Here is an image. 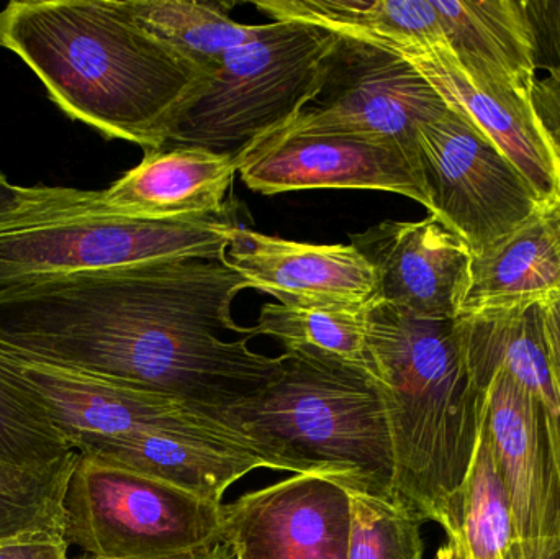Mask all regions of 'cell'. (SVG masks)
<instances>
[{
    "instance_id": "cell-1",
    "label": "cell",
    "mask_w": 560,
    "mask_h": 559,
    "mask_svg": "<svg viewBox=\"0 0 560 559\" xmlns=\"http://www.w3.org/2000/svg\"><path fill=\"white\" fill-rule=\"evenodd\" d=\"M252 284L225 258H180L0 286V350L160 394L217 420L258 396L282 358L232 317Z\"/></svg>"
},
{
    "instance_id": "cell-2",
    "label": "cell",
    "mask_w": 560,
    "mask_h": 559,
    "mask_svg": "<svg viewBox=\"0 0 560 559\" xmlns=\"http://www.w3.org/2000/svg\"><path fill=\"white\" fill-rule=\"evenodd\" d=\"M0 46L69 117L144 151L158 150L161 125L202 78L121 0H12L0 12Z\"/></svg>"
},
{
    "instance_id": "cell-3",
    "label": "cell",
    "mask_w": 560,
    "mask_h": 559,
    "mask_svg": "<svg viewBox=\"0 0 560 559\" xmlns=\"http://www.w3.org/2000/svg\"><path fill=\"white\" fill-rule=\"evenodd\" d=\"M368 371L387 404L395 502L451 527L483 420V396L467 370L457 318H423L372 304Z\"/></svg>"
},
{
    "instance_id": "cell-4",
    "label": "cell",
    "mask_w": 560,
    "mask_h": 559,
    "mask_svg": "<svg viewBox=\"0 0 560 559\" xmlns=\"http://www.w3.org/2000/svg\"><path fill=\"white\" fill-rule=\"evenodd\" d=\"M275 381L217 416L275 471L326 479L348 494L395 501L387 404L365 368L312 348L287 350Z\"/></svg>"
},
{
    "instance_id": "cell-5",
    "label": "cell",
    "mask_w": 560,
    "mask_h": 559,
    "mask_svg": "<svg viewBox=\"0 0 560 559\" xmlns=\"http://www.w3.org/2000/svg\"><path fill=\"white\" fill-rule=\"evenodd\" d=\"M335 42L336 33L306 23H265L171 112L158 150L202 148L238 161L315 101Z\"/></svg>"
},
{
    "instance_id": "cell-6",
    "label": "cell",
    "mask_w": 560,
    "mask_h": 559,
    "mask_svg": "<svg viewBox=\"0 0 560 559\" xmlns=\"http://www.w3.org/2000/svg\"><path fill=\"white\" fill-rule=\"evenodd\" d=\"M235 223L223 217L143 220L97 212L88 190L33 187L0 217V286L180 258H225Z\"/></svg>"
},
{
    "instance_id": "cell-7",
    "label": "cell",
    "mask_w": 560,
    "mask_h": 559,
    "mask_svg": "<svg viewBox=\"0 0 560 559\" xmlns=\"http://www.w3.org/2000/svg\"><path fill=\"white\" fill-rule=\"evenodd\" d=\"M225 504L167 482L75 456L65 538L98 559H174L223 544Z\"/></svg>"
},
{
    "instance_id": "cell-8",
    "label": "cell",
    "mask_w": 560,
    "mask_h": 559,
    "mask_svg": "<svg viewBox=\"0 0 560 559\" xmlns=\"http://www.w3.org/2000/svg\"><path fill=\"white\" fill-rule=\"evenodd\" d=\"M418 144L430 216L463 238L472 255L548 203L489 138L451 108L420 125Z\"/></svg>"
},
{
    "instance_id": "cell-9",
    "label": "cell",
    "mask_w": 560,
    "mask_h": 559,
    "mask_svg": "<svg viewBox=\"0 0 560 559\" xmlns=\"http://www.w3.org/2000/svg\"><path fill=\"white\" fill-rule=\"evenodd\" d=\"M447 110L443 97L404 56L336 35L318 95L282 130L385 138L400 147L423 174L418 128Z\"/></svg>"
},
{
    "instance_id": "cell-10",
    "label": "cell",
    "mask_w": 560,
    "mask_h": 559,
    "mask_svg": "<svg viewBox=\"0 0 560 559\" xmlns=\"http://www.w3.org/2000/svg\"><path fill=\"white\" fill-rule=\"evenodd\" d=\"M483 426L525 559H560V414L505 373L483 389Z\"/></svg>"
},
{
    "instance_id": "cell-11",
    "label": "cell",
    "mask_w": 560,
    "mask_h": 559,
    "mask_svg": "<svg viewBox=\"0 0 560 559\" xmlns=\"http://www.w3.org/2000/svg\"><path fill=\"white\" fill-rule=\"evenodd\" d=\"M243 183L265 196L310 189L400 194L431 209L423 174L394 141L349 131L280 130L238 161Z\"/></svg>"
},
{
    "instance_id": "cell-12",
    "label": "cell",
    "mask_w": 560,
    "mask_h": 559,
    "mask_svg": "<svg viewBox=\"0 0 560 559\" xmlns=\"http://www.w3.org/2000/svg\"><path fill=\"white\" fill-rule=\"evenodd\" d=\"M9 366L68 440L164 432L189 439L249 445L235 430L160 394L121 386L101 377L49 366L0 350ZM255 450V449H253Z\"/></svg>"
},
{
    "instance_id": "cell-13",
    "label": "cell",
    "mask_w": 560,
    "mask_h": 559,
    "mask_svg": "<svg viewBox=\"0 0 560 559\" xmlns=\"http://www.w3.org/2000/svg\"><path fill=\"white\" fill-rule=\"evenodd\" d=\"M349 494L293 475L225 505L223 544L236 559H348Z\"/></svg>"
},
{
    "instance_id": "cell-14",
    "label": "cell",
    "mask_w": 560,
    "mask_h": 559,
    "mask_svg": "<svg viewBox=\"0 0 560 559\" xmlns=\"http://www.w3.org/2000/svg\"><path fill=\"white\" fill-rule=\"evenodd\" d=\"M351 245L374 269V304L415 317H459L472 252L436 217L420 222L385 220L352 233Z\"/></svg>"
},
{
    "instance_id": "cell-15",
    "label": "cell",
    "mask_w": 560,
    "mask_h": 559,
    "mask_svg": "<svg viewBox=\"0 0 560 559\" xmlns=\"http://www.w3.org/2000/svg\"><path fill=\"white\" fill-rule=\"evenodd\" d=\"M411 62L451 110L489 138L545 202L560 199V161L532 97L464 68L450 46L390 49Z\"/></svg>"
},
{
    "instance_id": "cell-16",
    "label": "cell",
    "mask_w": 560,
    "mask_h": 559,
    "mask_svg": "<svg viewBox=\"0 0 560 559\" xmlns=\"http://www.w3.org/2000/svg\"><path fill=\"white\" fill-rule=\"evenodd\" d=\"M226 261L280 304H365L374 298V269L349 245H312L235 225Z\"/></svg>"
},
{
    "instance_id": "cell-17",
    "label": "cell",
    "mask_w": 560,
    "mask_h": 559,
    "mask_svg": "<svg viewBox=\"0 0 560 559\" xmlns=\"http://www.w3.org/2000/svg\"><path fill=\"white\" fill-rule=\"evenodd\" d=\"M238 166L202 148L144 151L143 161L108 189L88 190L97 212L143 220L222 217Z\"/></svg>"
},
{
    "instance_id": "cell-18",
    "label": "cell",
    "mask_w": 560,
    "mask_h": 559,
    "mask_svg": "<svg viewBox=\"0 0 560 559\" xmlns=\"http://www.w3.org/2000/svg\"><path fill=\"white\" fill-rule=\"evenodd\" d=\"M79 455L128 469L194 494L222 502L226 489L271 463L245 445L189 439L164 432L115 436H78L71 442Z\"/></svg>"
},
{
    "instance_id": "cell-19",
    "label": "cell",
    "mask_w": 560,
    "mask_h": 559,
    "mask_svg": "<svg viewBox=\"0 0 560 559\" xmlns=\"http://www.w3.org/2000/svg\"><path fill=\"white\" fill-rule=\"evenodd\" d=\"M560 299V199L472 255L459 315L539 307Z\"/></svg>"
},
{
    "instance_id": "cell-20",
    "label": "cell",
    "mask_w": 560,
    "mask_h": 559,
    "mask_svg": "<svg viewBox=\"0 0 560 559\" xmlns=\"http://www.w3.org/2000/svg\"><path fill=\"white\" fill-rule=\"evenodd\" d=\"M447 46L470 71L532 97L533 39L523 0H433Z\"/></svg>"
},
{
    "instance_id": "cell-21",
    "label": "cell",
    "mask_w": 560,
    "mask_h": 559,
    "mask_svg": "<svg viewBox=\"0 0 560 559\" xmlns=\"http://www.w3.org/2000/svg\"><path fill=\"white\" fill-rule=\"evenodd\" d=\"M457 324L467 370L482 396L490 377L505 373L560 414V397L546 353L541 305L459 315Z\"/></svg>"
},
{
    "instance_id": "cell-22",
    "label": "cell",
    "mask_w": 560,
    "mask_h": 559,
    "mask_svg": "<svg viewBox=\"0 0 560 559\" xmlns=\"http://www.w3.org/2000/svg\"><path fill=\"white\" fill-rule=\"evenodd\" d=\"M272 22H299L387 49L447 46L433 0H265Z\"/></svg>"
},
{
    "instance_id": "cell-23",
    "label": "cell",
    "mask_w": 560,
    "mask_h": 559,
    "mask_svg": "<svg viewBox=\"0 0 560 559\" xmlns=\"http://www.w3.org/2000/svg\"><path fill=\"white\" fill-rule=\"evenodd\" d=\"M446 535L447 541L436 559H525L483 420L472 465Z\"/></svg>"
},
{
    "instance_id": "cell-24",
    "label": "cell",
    "mask_w": 560,
    "mask_h": 559,
    "mask_svg": "<svg viewBox=\"0 0 560 559\" xmlns=\"http://www.w3.org/2000/svg\"><path fill=\"white\" fill-rule=\"evenodd\" d=\"M131 19L151 36L186 59L202 75L212 74L230 49L261 33L230 16L225 2L192 0H121Z\"/></svg>"
},
{
    "instance_id": "cell-25",
    "label": "cell",
    "mask_w": 560,
    "mask_h": 559,
    "mask_svg": "<svg viewBox=\"0 0 560 559\" xmlns=\"http://www.w3.org/2000/svg\"><path fill=\"white\" fill-rule=\"evenodd\" d=\"M372 304H266L258 324L249 328L253 338H276L285 351L312 348L368 370Z\"/></svg>"
},
{
    "instance_id": "cell-26",
    "label": "cell",
    "mask_w": 560,
    "mask_h": 559,
    "mask_svg": "<svg viewBox=\"0 0 560 559\" xmlns=\"http://www.w3.org/2000/svg\"><path fill=\"white\" fill-rule=\"evenodd\" d=\"M75 456L48 468L0 462V541L39 535L65 537L66 486Z\"/></svg>"
},
{
    "instance_id": "cell-27",
    "label": "cell",
    "mask_w": 560,
    "mask_h": 559,
    "mask_svg": "<svg viewBox=\"0 0 560 559\" xmlns=\"http://www.w3.org/2000/svg\"><path fill=\"white\" fill-rule=\"evenodd\" d=\"M74 456L39 400L0 353V462L48 468Z\"/></svg>"
},
{
    "instance_id": "cell-28",
    "label": "cell",
    "mask_w": 560,
    "mask_h": 559,
    "mask_svg": "<svg viewBox=\"0 0 560 559\" xmlns=\"http://www.w3.org/2000/svg\"><path fill=\"white\" fill-rule=\"evenodd\" d=\"M348 559H424L421 525L395 501L349 494Z\"/></svg>"
},
{
    "instance_id": "cell-29",
    "label": "cell",
    "mask_w": 560,
    "mask_h": 559,
    "mask_svg": "<svg viewBox=\"0 0 560 559\" xmlns=\"http://www.w3.org/2000/svg\"><path fill=\"white\" fill-rule=\"evenodd\" d=\"M533 39L535 68L560 71V0H523Z\"/></svg>"
},
{
    "instance_id": "cell-30",
    "label": "cell",
    "mask_w": 560,
    "mask_h": 559,
    "mask_svg": "<svg viewBox=\"0 0 560 559\" xmlns=\"http://www.w3.org/2000/svg\"><path fill=\"white\" fill-rule=\"evenodd\" d=\"M532 101L560 161V71L536 81Z\"/></svg>"
},
{
    "instance_id": "cell-31",
    "label": "cell",
    "mask_w": 560,
    "mask_h": 559,
    "mask_svg": "<svg viewBox=\"0 0 560 559\" xmlns=\"http://www.w3.org/2000/svg\"><path fill=\"white\" fill-rule=\"evenodd\" d=\"M0 559H69V544L59 535L0 541Z\"/></svg>"
},
{
    "instance_id": "cell-32",
    "label": "cell",
    "mask_w": 560,
    "mask_h": 559,
    "mask_svg": "<svg viewBox=\"0 0 560 559\" xmlns=\"http://www.w3.org/2000/svg\"><path fill=\"white\" fill-rule=\"evenodd\" d=\"M542 334H545L546 353L552 381L560 397V299L548 305H541Z\"/></svg>"
},
{
    "instance_id": "cell-33",
    "label": "cell",
    "mask_w": 560,
    "mask_h": 559,
    "mask_svg": "<svg viewBox=\"0 0 560 559\" xmlns=\"http://www.w3.org/2000/svg\"><path fill=\"white\" fill-rule=\"evenodd\" d=\"M32 193L33 187L15 186L0 173V217L10 216L22 209L28 202Z\"/></svg>"
},
{
    "instance_id": "cell-34",
    "label": "cell",
    "mask_w": 560,
    "mask_h": 559,
    "mask_svg": "<svg viewBox=\"0 0 560 559\" xmlns=\"http://www.w3.org/2000/svg\"><path fill=\"white\" fill-rule=\"evenodd\" d=\"M174 559H232V551H230L225 544H222L209 548V550L197 551V554Z\"/></svg>"
},
{
    "instance_id": "cell-35",
    "label": "cell",
    "mask_w": 560,
    "mask_h": 559,
    "mask_svg": "<svg viewBox=\"0 0 560 559\" xmlns=\"http://www.w3.org/2000/svg\"><path fill=\"white\" fill-rule=\"evenodd\" d=\"M79 559H98V558H92V557H88V555H84V557L79 558Z\"/></svg>"
},
{
    "instance_id": "cell-36",
    "label": "cell",
    "mask_w": 560,
    "mask_h": 559,
    "mask_svg": "<svg viewBox=\"0 0 560 559\" xmlns=\"http://www.w3.org/2000/svg\"><path fill=\"white\" fill-rule=\"evenodd\" d=\"M232 559H236V558H235V557H233V555H232Z\"/></svg>"
}]
</instances>
